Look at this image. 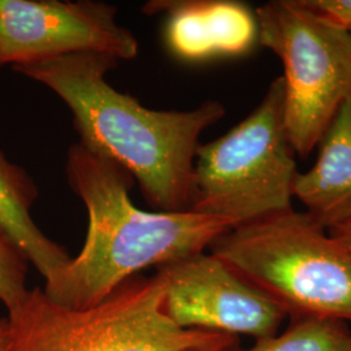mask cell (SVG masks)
Returning a JSON list of instances; mask_svg holds the SVG:
<instances>
[{"label":"cell","instance_id":"6","mask_svg":"<svg viewBox=\"0 0 351 351\" xmlns=\"http://www.w3.org/2000/svg\"><path fill=\"white\" fill-rule=\"evenodd\" d=\"M259 45L284 65L285 126L302 158L310 155L351 101V32L302 7L298 0L258 7Z\"/></svg>","mask_w":351,"mask_h":351},{"label":"cell","instance_id":"12","mask_svg":"<svg viewBox=\"0 0 351 351\" xmlns=\"http://www.w3.org/2000/svg\"><path fill=\"white\" fill-rule=\"evenodd\" d=\"M351 329L348 323L330 319H300L282 333L256 339L247 351H349Z\"/></svg>","mask_w":351,"mask_h":351},{"label":"cell","instance_id":"13","mask_svg":"<svg viewBox=\"0 0 351 351\" xmlns=\"http://www.w3.org/2000/svg\"><path fill=\"white\" fill-rule=\"evenodd\" d=\"M29 261L12 237L0 226V303L7 313L16 307L27 293Z\"/></svg>","mask_w":351,"mask_h":351},{"label":"cell","instance_id":"4","mask_svg":"<svg viewBox=\"0 0 351 351\" xmlns=\"http://www.w3.org/2000/svg\"><path fill=\"white\" fill-rule=\"evenodd\" d=\"M164 278L134 276L88 308L65 307L29 289L8 311L7 351H182L217 333L181 329L163 313Z\"/></svg>","mask_w":351,"mask_h":351},{"label":"cell","instance_id":"20","mask_svg":"<svg viewBox=\"0 0 351 351\" xmlns=\"http://www.w3.org/2000/svg\"><path fill=\"white\" fill-rule=\"evenodd\" d=\"M350 32H351V30H350Z\"/></svg>","mask_w":351,"mask_h":351},{"label":"cell","instance_id":"1","mask_svg":"<svg viewBox=\"0 0 351 351\" xmlns=\"http://www.w3.org/2000/svg\"><path fill=\"white\" fill-rule=\"evenodd\" d=\"M117 63L75 53L13 69L56 94L72 112L78 143L132 176L152 208L188 211L199 138L226 108L217 101L185 111L147 108L107 81Z\"/></svg>","mask_w":351,"mask_h":351},{"label":"cell","instance_id":"9","mask_svg":"<svg viewBox=\"0 0 351 351\" xmlns=\"http://www.w3.org/2000/svg\"><path fill=\"white\" fill-rule=\"evenodd\" d=\"M143 11L167 13V46L185 62L242 56L259 43L256 14L239 1L159 0Z\"/></svg>","mask_w":351,"mask_h":351},{"label":"cell","instance_id":"15","mask_svg":"<svg viewBox=\"0 0 351 351\" xmlns=\"http://www.w3.org/2000/svg\"><path fill=\"white\" fill-rule=\"evenodd\" d=\"M239 337L217 333L213 339L182 351H239Z\"/></svg>","mask_w":351,"mask_h":351},{"label":"cell","instance_id":"7","mask_svg":"<svg viewBox=\"0 0 351 351\" xmlns=\"http://www.w3.org/2000/svg\"><path fill=\"white\" fill-rule=\"evenodd\" d=\"M136 36L116 8L93 0H0V60L12 68L75 53L119 60L138 55Z\"/></svg>","mask_w":351,"mask_h":351},{"label":"cell","instance_id":"19","mask_svg":"<svg viewBox=\"0 0 351 351\" xmlns=\"http://www.w3.org/2000/svg\"><path fill=\"white\" fill-rule=\"evenodd\" d=\"M349 351H351V345H350V348H349Z\"/></svg>","mask_w":351,"mask_h":351},{"label":"cell","instance_id":"2","mask_svg":"<svg viewBox=\"0 0 351 351\" xmlns=\"http://www.w3.org/2000/svg\"><path fill=\"white\" fill-rule=\"evenodd\" d=\"M65 172L88 219L81 251L42 288L65 307L95 306L141 271L206 252L234 228L228 219L191 210H139L129 195L133 177L80 143L68 150Z\"/></svg>","mask_w":351,"mask_h":351},{"label":"cell","instance_id":"14","mask_svg":"<svg viewBox=\"0 0 351 351\" xmlns=\"http://www.w3.org/2000/svg\"><path fill=\"white\" fill-rule=\"evenodd\" d=\"M302 7L335 25L351 30V0H298Z\"/></svg>","mask_w":351,"mask_h":351},{"label":"cell","instance_id":"10","mask_svg":"<svg viewBox=\"0 0 351 351\" xmlns=\"http://www.w3.org/2000/svg\"><path fill=\"white\" fill-rule=\"evenodd\" d=\"M311 169L297 173L294 198L328 232L351 223V101H346L319 142Z\"/></svg>","mask_w":351,"mask_h":351},{"label":"cell","instance_id":"8","mask_svg":"<svg viewBox=\"0 0 351 351\" xmlns=\"http://www.w3.org/2000/svg\"><path fill=\"white\" fill-rule=\"evenodd\" d=\"M156 271L164 278V315L181 329L262 339L278 333L288 317L213 252L165 264Z\"/></svg>","mask_w":351,"mask_h":351},{"label":"cell","instance_id":"16","mask_svg":"<svg viewBox=\"0 0 351 351\" xmlns=\"http://www.w3.org/2000/svg\"><path fill=\"white\" fill-rule=\"evenodd\" d=\"M10 345V324L8 319L0 315V351L8 350Z\"/></svg>","mask_w":351,"mask_h":351},{"label":"cell","instance_id":"3","mask_svg":"<svg viewBox=\"0 0 351 351\" xmlns=\"http://www.w3.org/2000/svg\"><path fill=\"white\" fill-rule=\"evenodd\" d=\"M210 252L290 316L351 323V249L290 210L232 228Z\"/></svg>","mask_w":351,"mask_h":351},{"label":"cell","instance_id":"11","mask_svg":"<svg viewBox=\"0 0 351 351\" xmlns=\"http://www.w3.org/2000/svg\"><path fill=\"white\" fill-rule=\"evenodd\" d=\"M37 198L36 181L0 150V226L47 281L71 255L62 245L49 239L33 220L32 207Z\"/></svg>","mask_w":351,"mask_h":351},{"label":"cell","instance_id":"18","mask_svg":"<svg viewBox=\"0 0 351 351\" xmlns=\"http://www.w3.org/2000/svg\"><path fill=\"white\" fill-rule=\"evenodd\" d=\"M1 65H3V63H1V60H0V66H1Z\"/></svg>","mask_w":351,"mask_h":351},{"label":"cell","instance_id":"17","mask_svg":"<svg viewBox=\"0 0 351 351\" xmlns=\"http://www.w3.org/2000/svg\"><path fill=\"white\" fill-rule=\"evenodd\" d=\"M335 239H339L342 243H345L348 247L351 249V223L346 226H339L335 230L329 232Z\"/></svg>","mask_w":351,"mask_h":351},{"label":"cell","instance_id":"5","mask_svg":"<svg viewBox=\"0 0 351 351\" xmlns=\"http://www.w3.org/2000/svg\"><path fill=\"white\" fill-rule=\"evenodd\" d=\"M282 77L226 134L197 151L190 210L230 220L234 228L293 210L295 151L285 126Z\"/></svg>","mask_w":351,"mask_h":351}]
</instances>
